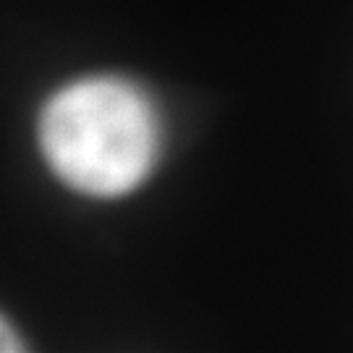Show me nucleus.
<instances>
[{"instance_id": "f257e3e1", "label": "nucleus", "mask_w": 353, "mask_h": 353, "mask_svg": "<svg viewBox=\"0 0 353 353\" xmlns=\"http://www.w3.org/2000/svg\"><path fill=\"white\" fill-rule=\"evenodd\" d=\"M37 144L52 176L71 191L118 199L150 178L163 150L154 102L121 76H84L50 94Z\"/></svg>"}, {"instance_id": "f03ea898", "label": "nucleus", "mask_w": 353, "mask_h": 353, "mask_svg": "<svg viewBox=\"0 0 353 353\" xmlns=\"http://www.w3.org/2000/svg\"><path fill=\"white\" fill-rule=\"evenodd\" d=\"M0 330H3V351H19L21 345H19V341H16V335L13 332H8V319H3V325H0Z\"/></svg>"}]
</instances>
